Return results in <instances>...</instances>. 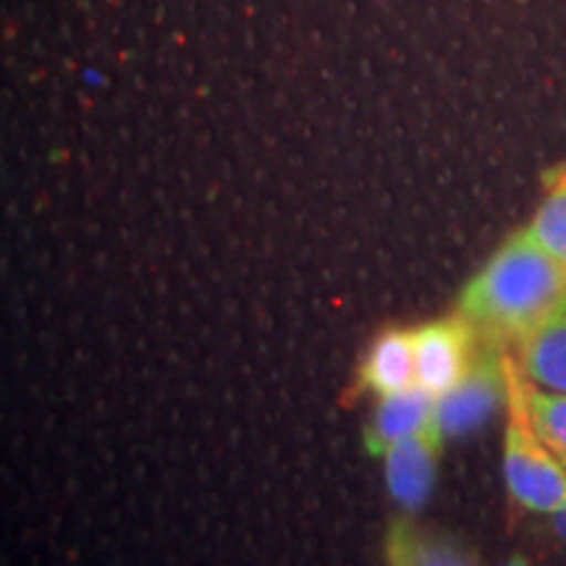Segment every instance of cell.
<instances>
[{
  "mask_svg": "<svg viewBox=\"0 0 566 566\" xmlns=\"http://www.w3.org/2000/svg\"><path fill=\"white\" fill-rule=\"evenodd\" d=\"M564 292L566 265L543 252L525 229H520L467 281L457 313L480 338L512 349Z\"/></svg>",
  "mask_w": 566,
  "mask_h": 566,
  "instance_id": "cell-1",
  "label": "cell"
},
{
  "mask_svg": "<svg viewBox=\"0 0 566 566\" xmlns=\"http://www.w3.org/2000/svg\"><path fill=\"white\" fill-rule=\"evenodd\" d=\"M504 424V483L509 499L533 514H556L566 504V467L535 428L525 399V375L509 352Z\"/></svg>",
  "mask_w": 566,
  "mask_h": 566,
  "instance_id": "cell-2",
  "label": "cell"
},
{
  "mask_svg": "<svg viewBox=\"0 0 566 566\" xmlns=\"http://www.w3.org/2000/svg\"><path fill=\"white\" fill-rule=\"evenodd\" d=\"M509 352V346L480 338L478 354L464 378L436 399L433 422L446 441L483 428L495 409L506 407Z\"/></svg>",
  "mask_w": 566,
  "mask_h": 566,
  "instance_id": "cell-3",
  "label": "cell"
},
{
  "mask_svg": "<svg viewBox=\"0 0 566 566\" xmlns=\"http://www.w3.org/2000/svg\"><path fill=\"white\" fill-rule=\"evenodd\" d=\"M415 342V384L441 399L451 391L475 359L480 336L462 315L422 323L412 328Z\"/></svg>",
  "mask_w": 566,
  "mask_h": 566,
  "instance_id": "cell-4",
  "label": "cell"
},
{
  "mask_svg": "<svg viewBox=\"0 0 566 566\" xmlns=\"http://www.w3.org/2000/svg\"><path fill=\"white\" fill-rule=\"evenodd\" d=\"M446 438L436 422L420 433L394 443L384 454V475L391 499L405 509L407 514H415L424 506L436 488L438 475V457H441Z\"/></svg>",
  "mask_w": 566,
  "mask_h": 566,
  "instance_id": "cell-5",
  "label": "cell"
},
{
  "mask_svg": "<svg viewBox=\"0 0 566 566\" xmlns=\"http://www.w3.org/2000/svg\"><path fill=\"white\" fill-rule=\"evenodd\" d=\"M386 566H483L470 543L441 527L422 525L412 514H399L386 530Z\"/></svg>",
  "mask_w": 566,
  "mask_h": 566,
  "instance_id": "cell-6",
  "label": "cell"
},
{
  "mask_svg": "<svg viewBox=\"0 0 566 566\" xmlns=\"http://www.w3.org/2000/svg\"><path fill=\"white\" fill-rule=\"evenodd\" d=\"M512 354L530 384L566 394V292L512 346Z\"/></svg>",
  "mask_w": 566,
  "mask_h": 566,
  "instance_id": "cell-7",
  "label": "cell"
},
{
  "mask_svg": "<svg viewBox=\"0 0 566 566\" xmlns=\"http://www.w3.org/2000/svg\"><path fill=\"white\" fill-rule=\"evenodd\" d=\"M436 417V396L420 386H409L405 391L378 396V407L367 424L365 443L370 454L384 457L394 443L430 428Z\"/></svg>",
  "mask_w": 566,
  "mask_h": 566,
  "instance_id": "cell-8",
  "label": "cell"
},
{
  "mask_svg": "<svg viewBox=\"0 0 566 566\" xmlns=\"http://www.w3.org/2000/svg\"><path fill=\"white\" fill-rule=\"evenodd\" d=\"M359 384L370 388L375 396H388L417 386L412 331L391 328L375 338L359 367Z\"/></svg>",
  "mask_w": 566,
  "mask_h": 566,
  "instance_id": "cell-9",
  "label": "cell"
},
{
  "mask_svg": "<svg viewBox=\"0 0 566 566\" xmlns=\"http://www.w3.org/2000/svg\"><path fill=\"white\" fill-rule=\"evenodd\" d=\"M533 242L566 265V184H546V197L525 226Z\"/></svg>",
  "mask_w": 566,
  "mask_h": 566,
  "instance_id": "cell-10",
  "label": "cell"
},
{
  "mask_svg": "<svg viewBox=\"0 0 566 566\" xmlns=\"http://www.w3.org/2000/svg\"><path fill=\"white\" fill-rule=\"evenodd\" d=\"M525 399L535 428L566 467V394L537 388L525 378Z\"/></svg>",
  "mask_w": 566,
  "mask_h": 566,
  "instance_id": "cell-11",
  "label": "cell"
},
{
  "mask_svg": "<svg viewBox=\"0 0 566 566\" xmlns=\"http://www.w3.org/2000/svg\"><path fill=\"white\" fill-rule=\"evenodd\" d=\"M551 530H554L562 541H566V504L558 509L556 514H551Z\"/></svg>",
  "mask_w": 566,
  "mask_h": 566,
  "instance_id": "cell-12",
  "label": "cell"
},
{
  "mask_svg": "<svg viewBox=\"0 0 566 566\" xmlns=\"http://www.w3.org/2000/svg\"><path fill=\"white\" fill-rule=\"evenodd\" d=\"M543 184H566V166H556L543 176Z\"/></svg>",
  "mask_w": 566,
  "mask_h": 566,
  "instance_id": "cell-13",
  "label": "cell"
},
{
  "mask_svg": "<svg viewBox=\"0 0 566 566\" xmlns=\"http://www.w3.org/2000/svg\"><path fill=\"white\" fill-rule=\"evenodd\" d=\"M504 566H533V564H530V558H527V556H522V554H514L512 558H509V562H506Z\"/></svg>",
  "mask_w": 566,
  "mask_h": 566,
  "instance_id": "cell-14",
  "label": "cell"
}]
</instances>
